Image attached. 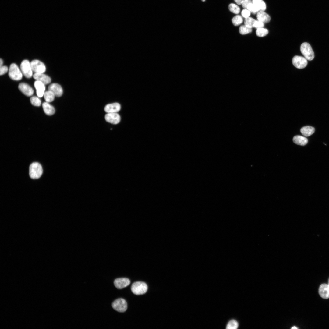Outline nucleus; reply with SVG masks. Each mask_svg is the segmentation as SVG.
Segmentation results:
<instances>
[{"instance_id": "nucleus-14", "label": "nucleus", "mask_w": 329, "mask_h": 329, "mask_svg": "<svg viewBox=\"0 0 329 329\" xmlns=\"http://www.w3.org/2000/svg\"><path fill=\"white\" fill-rule=\"evenodd\" d=\"M34 86L37 96L39 97H42L45 92V84L40 81L36 80L34 82Z\"/></svg>"}, {"instance_id": "nucleus-13", "label": "nucleus", "mask_w": 329, "mask_h": 329, "mask_svg": "<svg viewBox=\"0 0 329 329\" xmlns=\"http://www.w3.org/2000/svg\"><path fill=\"white\" fill-rule=\"evenodd\" d=\"M121 109V106L118 103L108 104L104 107V111L107 113H117Z\"/></svg>"}, {"instance_id": "nucleus-29", "label": "nucleus", "mask_w": 329, "mask_h": 329, "mask_svg": "<svg viewBox=\"0 0 329 329\" xmlns=\"http://www.w3.org/2000/svg\"><path fill=\"white\" fill-rule=\"evenodd\" d=\"M247 9L253 14L257 13L259 11V9L252 2L249 3L247 6Z\"/></svg>"}, {"instance_id": "nucleus-12", "label": "nucleus", "mask_w": 329, "mask_h": 329, "mask_svg": "<svg viewBox=\"0 0 329 329\" xmlns=\"http://www.w3.org/2000/svg\"><path fill=\"white\" fill-rule=\"evenodd\" d=\"M48 90L52 92L55 96L57 97H61L63 94V90L61 86L57 83H52L50 84L48 88Z\"/></svg>"}, {"instance_id": "nucleus-39", "label": "nucleus", "mask_w": 329, "mask_h": 329, "mask_svg": "<svg viewBox=\"0 0 329 329\" xmlns=\"http://www.w3.org/2000/svg\"><path fill=\"white\" fill-rule=\"evenodd\" d=\"M328 285H329V283H328Z\"/></svg>"}, {"instance_id": "nucleus-15", "label": "nucleus", "mask_w": 329, "mask_h": 329, "mask_svg": "<svg viewBox=\"0 0 329 329\" xmlns=\"http://www.w3.org/2000/svg\"><path fill=\"white\" fill-rule=\"evenodd\" d=\"M33 76L34 79L41 81L45 85L48 84L51 82L50 78L43 73H35Z\"/></svg>"}, {"instance_id": "nucleus-8", "label": "nucleus", "mask_w": 329, "mask_h": 329, "mask_svg": "<svg viewBox=\"0 0 329 329\" xmlns=\"http://www.w3.org/2000/svg\"><path fill=\"white\" fill-rule=\"evenodd\" d=\"M292 62L294 66L299 69L305 67L308 63L307 60L305 57L297 55L293 57Z\"/></svg>"}, {"instance_id": "nucleus-18", "label": "nucleus", "mask_w": 329, "mask_h": 329, "mask_svg": "<svg viewBox=\"0 0 329 329\" xmlns=\"http://www.w3.org/2000/svg\"><path fill=\"white\" fill-rule=\"evenodd\" d=\"M42 107L44 112L48 115H52L55 113L54 108L48 102H44L42 104Z\"/></svg>"}, {"instance_id": "nucleus-1", "label": "nucleus", "mask_w": 329, "mask_h": 329, "mask_svg": "<svg viewBox=\"0 0 329 329\" xmlns=\"http://www.w3.org/2000/svg\"><path fill=\"white\" fill-rule=\"evenodd\" d=\"M131 289L132 292L134 294L137 295H141L146 292L148 289V286L145 282L136 281L132 284Z\"/></svg>"}, {"instance_id": "nucleus-5", "label": "nucleus", "mask_w": 329, "mask_h": 329, "mask_svg": "<svg viewBox=\"0 0 329 329\" xmlns=\"http://www.w3.org/2000/svg\"><path fill=\"white\" fill-rule=\"evenodd\" d=\"M112 306L114 310L119 312H125L127 308L126 301L122 298L115 300L112 303Z\"/></svg>"}, {"instance_id": "nucleus-23", "label": "nucleus", "mask_w": 329, "mask_h": 329, "mask_svg": "<svg viewBox=\"0 0 329 329\" xmlns=\"http://www.w3.org/2000/svg\"><path fill=\"white\" fill-rule=\"evenodd\" d=\"M233 24L235 26H238L241 24L243 19L242 17L240 15H237L234 17L232 20Z\"/></svg>"}, {"instance_id": "nucleus-38", "label": "nucleus", "mask_w": 329, "mask_h": 329, "mask_svg": "<svg viewBox=\"0 0 329 329\" xmlns=\"http://www.w3.org/2000/svg\"><path fill=\"white\" fill-rule=\"evenodd\" d=\"M201 1L203 2H205V0H201Z\"/></svg>"}, {"instance_id": "nucleus-9", "label": "nucleus", "mask_w": 329, "mask_h": 329, "mask_svg": "<svg viewBox=\"0 0 329 329\" xmlns=\"http://www.w3.org/2000/svg\"><path fill=\"white\" fill-rule=\"evenodd\" d=\"M105 119L107 122L114 124L119 123L121 120L120 116L117 113H107L105 116Z\"/></svg>"}, {"instance_id": "nucleus-16", "label": "nucleus", "mask_w": 329, "mask_h": 329, "mask_svg": "<svg viewBox=\"0 0 329 329\" xmlns=\"http://www.w3.org/2000/svg\"><path fill=\"white\" fill-rule=\"evenodd\" d=\"M319 293L320 296L325 299L329 298V286L326 284L320 285L319 289Z\"/></svg>"}, {"instance_id": "nucleus-26", "label": "nucleus", "mask_w": 329, "mask_h": 329, "mask_svg": "<svg viewBox=\"0 0 329 329\" xmlns=\"http://www.w3.org/2000/svg\"><path fill=\"white\" fill-rule=\"evenodd\" d=\"M228 9L231 12L235 14L239 13L240 10L239 7L234 3L230 4L228 5Z\"/></svg>"}, {"instance_id": "nucleus-37", "label": "nucleus", "mask_w": 329, "mask_h": 329, "mask_svg": "<svg viewBox=\"0 0 329 329\" xmlns=\"http://www.w3.org/2000/svg\"><path fill=\"white\" fill-rule=\"evenodd\" d=\"M291 329H298V328L297 327L295 326H293V327H292L291 328Z\"/></svg>"}, {"instance_id": "nucleus-24", "label": "nucleus", "mask_w": 329, "mask_h": 329, "mask_svg": "<svg viewBox=\"0 0 329 329\" xmlns=\"http://www.w3.org/2000/svg\"><path fill=\"white\" fill-rule=\"evenodd\" d=\"M256 33V35L259 37H263L266 35L268 33V30L263 27L257 29Z\"/></svg>"}, {"instance_id": "nucleus-31", "label": "nucleus", "mask_w": 329, "mask_h": 329, "mask_svg": "<svg viewBox=\"0 0 329 329\" xmlns=\"http://www.w3.org/2000/svg\"><path fill=\"white\" fill-rule=\"evenodd\" d=\"M250 13L251 12L249 10L244 9L242 10L241 14L243 17L246 18L249 16Z\"/></svg>"}, {"instance_id": "nucleus-21", "label": "nucleus", "mask_w": 329, "mask_h": 329, "mask_svg": "<svg viewBox=\"0 0 329 329\" xmlns=\"http://www.w3.org/2000/svg\"><path fill=\"white\" fill-rule=\"evenodd\" d=\"M252 3L259 9L260 11H264L266 8L265 2L263 0H252Z\"/></svg>"}, {"instance_id": "nucleus-35", "label": "nucleus", "mask_w": 329, "mask_h": 329, "mask_svg": "<svg viewBox=\"0 0 329 329\" xmlns=\"http://www.w3.org/2000/svg\"><path fill=\"white\" fill-rule=\"evenodd\" d=\"M243 0H234L235 2L238 5H241Z\"/></svg>"}, {"instance_id": "nucleus-25", "label": "nucleus", "mask_w": 329, "mask_h": 329, "mask_svg": "<svg viewBox=\"0 0 329 329\" xmlns=\"http://www.w3.org/2000/svg\"><path fill=\"white\" fill-rule=\"evenodd\" d=\"M252 28L248 27L245 25L241 26L239 28V32L242 35L249 33L252 31Z\"/></svg>"}, {"instance_id": "nucleus-34", "label": "nucleus", "mask_w": 329, "mask_h": 329, "mask_svg": "<svg viewBox=\"0 0 329 329\" xmlns=\"http://www.w3.org/2000/svg\"><path fill=\"white\" fill-rule=\"evenodd\" d=\"M252 2L251 0H243L242 4V6L244 9H247V6L249 3Z\"/></svg>"}, {"instance_id": "nucleus-11", "label": "nucleus", "mask_w": 329, "mask_h": 329, "mask_svg": "<svg viewBox=\"0 0 329 329\" xmlns=\"http://www.w3.org/2000/svg\"><path fill=\"white\" fill-rule=\"evenodd\" d=\"M18 88L23 94L27 96H30L33 94L34 90L32 88L26 83H19Z\"/></svg>"}, {"instance_id": "nucleus-3", "label": "nucleus", "mask_w": 329, "mask_h": 329, "mask_svg": "<svg viewBox=\"0 0 329 329\" xmlns=\"http://www.w3.org/2000/svg\"><path fill=\"white\" fill-rule=\"evenodd\" d=\"M9 76L14 80H21L23 77V74L18 66L15 63L11 64L9 70Z\"/></svg>"}, {"instance_id": "nucleus-19", "label": "nucleus", "mask_w": 329, "mask_h": 329, "mask_svg": "<svg viewBox=\"0 0 329 329\" xmlns=\"http://www.w3.org/2000/svg\"><path fill=\"white\" fill-rule=\"evenodd\" d=\"M293 141L295 144L301 146L306 145L308 141L306 138L299 135L294 136L293 138Z\"/></svg>"}, {"instance_id": "nucleus-36", "label": "nucleus", "mask_w": 329, "mask_h": 329, "mask_svg": "<svg viewBox=\"0 0 329 329\" xmlns=\"http://www.w3.org/2000/svg\"><path fill=\"white\" fill-rule=\"evenodd\" d=\"M3 63V60L1 58H0V67H1L2 66V65Z\"/></svg>"}, {"instance_id": "nucleus-10", "label": "nucleus", "mask_w": 329, "mask_h": 329, "mask_svg": "<svg viewBox=\"0 0 329 329\" xmlns=\"http://www.w3.org/2000/svg\"><path fill=\"white\" fill-rule=\"evenodd\" d=\"M130 283V280L127 278H118L114 281L115 286L118 289H121L126 287Z\"/></svg>"}, {"instance_id": "nucleus-27", "label": "nucleus", "mask_w": 329, "mask_h": 329, "mask_svg": "<svg viewBox=\"0 0 329 329\" xmlns=\"http://www.w3.org/2000/svg\"><path fill=\"white\" fill-rule=\"evenodd\" d=\"M256 20L253 18L248 17L245 19L244 21V24L247 27L252 28L253 27V25Z\"/></svg>"}, {"instance_id": "nucleus-22", "label": "nucleus", "mask_w": 329, "mask_h": 329, "mask_svg": "<svg viewBox=\"0 0 329 329\" xmlns=\"http://www.w3.org/2000/svg\"><path fill=\"white\" fill-rule=\"evenodd\" d=\"M55 96V94L49 90L45 92L44 94V99L46 102L48 103L53 101Z\"/></svg>"}, {"instance_id": "nucleus-17", "label": "nucleus", "mask_w": 329, "mask_h": 329, "mask_svg": "<svg viewBox=\"0 0 329 329\" xmlns=\"http://www.w3.org/2000/svg\"><path fill=\"white\" fill-rule=\"evenodd\" d=\"M257 18L258 20L264 23H267L271 20L270 16L264 11H259L256 15Z\"/></svg>"}, {"instance_id": "nucleus-28", "label": "nucleus", "mask_w": 329, "mask_h": 329, "mask_svg": "<svg viewBox=\"0 0 329 329\" xmlns=\"http://www.w3.org/2000/svg\"><path fill=\"white\" fill-rule=\"evenodd\" d=\"M239 324L238 322L234 320H230L226 326L227 329H236L238 328Z\"/></svg>"}, {"instance_id": "nucleus-30", "label": "nucleus", "mask_w": 329, "mask_h": 329, "mask_svg": "<svg viewBox=\"0 0 329 329\" xmlns=\"http://www.w3.org/2000/svg\"><path fill=\"white\" fill-rule=\"evenodd\" d=\"M38 97L33 96L30 98V102L33 105L36 106H39L41 105V101Z\"/></svg>"}, {"instance_id": "nucleus-7", "label": "nucleus", "mask_w": 329, "mask_h": 329, "mask_svg": "<svg viewBox=\"0 0 329 329\" xmlns=\"http://www.w3.org/2000/svg\"><path fill=\"white\" fill-rule=\"evenodd\" d=\"M32 70L35 73H43L45 71L46 67L41 62L37 60H34L30 63Z\"/></svg>"}, {"instance_id": "nucleus-4", "label": "nucleus", "mask_w": 329, "mask_h": 329, "mask_svg": "<svg viewBox=\"0 0 329 329\" xmlns=\"http://www.w3.org/2000/svg\"><path fill=\"white\" fill-rule=\"evenodd\" d=\"M300 49L301 53L307 60L311 61L313 59L314 53L310 44L307 42L302 43Z\"/></svg>"}, {"instance_id": "nucleus-33", "label": "nucleus", "mask_w": 329, "mask_h": 329, "mask_svg": "<svg viewBox=\"0 0 329 329\" xmlns=\"http://www.w3.org/2000/svg\"><path fill=\"white\" fill-rule=\"evenodd\" d=\"M8 71V68L6 66H2L0 67V75H2L6 73Z\"/></svg>"}, {"instance_id": "nucleus-20", "label": "nucleus", "mask_w": 329, "mask_h": 329, "mask_svg": "<svg viewBox=\"0 0 329 329\" xmlns=\"http://www.w3.org/2000/svg\"><path fill=\"white\" fill-rule=\"evenodd\" d=\"M314 127L310 126L303 127L300 129L302 134L305 136L307 137L312 135L315 132Z\"/></svg>"}, {"instance_id": "nucleus-32", "label": "nucleus", "mask_w": 329, "mask_h": 329, "mask_svg": "<svg viewBox=\"0 0 329 329\" xmlns=\"http://www.w3.org/2000/svg\"><path fill=\"white\" fill-rule=\"evenodd\" d=\"M264 23L258 20H256L253 25V27L257 29L259 28L263 27H264Z\"/></svg>"}, {"instance_id": "nucleus-2", "label": "nucleus", "mask_w": 329, "mask_h": 329, "mask_svg": "<svg viewBox=\"0 0 329 329\" xmlns=\"http://www.w3.org/2000/svg\"><path fill=\"white\" fill-rule=\"evenodd\" d=\"M42 172V166L39 163L34 162L30 165L29 174L31 178L35 179L39 178L41 175Z\"/></svg>"}, {"instance_id": "nucleus-6", "label": "nucleus", "mask_w": 329, "mask_h": 329, "mask_svg": "<svg viewBox=\"0 0 329 329\" xmlns=\"http://www.w3.org/2000/svg\"><path fill=\"white\" fill-rule=\"evenodd\" d=\"M20 68L22 74L26 78H29L32 77L33 71L29 61L27 60L23 61L21 63Z\"/></svg>"}]
</instances>
